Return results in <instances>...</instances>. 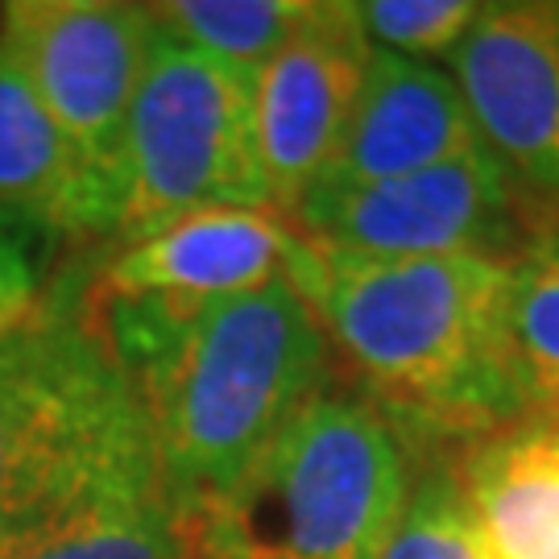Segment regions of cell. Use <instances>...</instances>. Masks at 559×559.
I'll return each instance as SVG.
<instances>
[{
    "label": "cell",
    "instance_id": "14",
    "mask_svg": "<svg viewBox=\"0 0 559 559\" xmlns=\"http://www.w3.org/2000/svg\"><path fill=\"white\" fill-rule=\"evenodd\" d=\"M448 468L485 559H559V411L452 448Z\"/></svg>",
    "mask_w": 559,
    "mask_h": 559
},
{
    "label": "cell",
    "instance_id": "11",
    "mask_svg": "<svg viewBox=\"0 0 559 559\" xmlns=\"http://www.w3.org/2000/svg\"><path fill=\"white\" fill-rule=\"evenodd\" d=\"M0 559H195L191 510L138 419L71 485L0 535Z\"/></svg>",
    "mask_w": 559,
    "mask_h": 559
},
{
    "label": "cell",
    "instance_id": "12",
    "mask_svg": "<svg viewBox=\"0 0 559 559\" xmlns=\"http://www.w3.org/2000/svg\"><path fill=\"white\" fill-rule=\"evenodd\" d=\"M485 154L456 75L443 67L373 50L365 87L323 187H369Z\"/></svg>",
    "mask_w": 559,
    "mask_h": 559
},
{
    "label": "cell",
    "instance_id": "8",
    "mask_svg": "<svg viewBox=\"0 0 559 559\" xmlns=\"http://www.w3.org/2000/svg\"><path fill=\"white\" fill-rule=\"evenodd\" d=\"M158 21L150 4L120 0H17L0 4V50L13 59L46 112L112 191L124 129Z\"/></svg>",
    "mask_w": 559,
    "mask_h": 559
},
{
    "label": "cell",
    "instance_id": "16",
    "mask_svg": "<svg viewBox=\"0 0 559 559\" xmlns=\"http://www.w3.org/2000/svg\"><path fill=\"white\" fill-rule=\"evenodd\" d=\"M150 9L191 50L258 75L302 25L311 0H166Z\"/></svg>",
    "mask_w": 559,
    "mask_h": 559
},
{
    "label": "cell",
    "instance_id": "6",
    "mask_svg": "<svg viewBox=\"0 0 559 559\" xmlns=\"http://www.w3.org/2000/svg\"><path fill=\"white\" fill-rule=\"evenodd\" d=\"M320 253L274 207H212L117 245L83 311L133 373L212 302L290 278L311 290Z\"/></svg>",
    "mask_w": 559,
    "mask_h": 559
},
{
    "label": "cell",
    "instance_id": "1",
    "mask_svg": "<svg viewBox=\"0 0 559 559\" xmlns=\"http://www.w3.org/2000/svg\"><path fill=\"white\" fill-rule=\"evenodd\" d=\"M307 299L348 390L419 456L526 415L506 323L510 261L320 253Z\"/></svg>",
    "mask_w": 559,
    "mask_h": 559
},
{
    "label": "cell",
    "instance_id": "3",
    "mask_svg": "<svg viewBox=\"0 0 559 559\" xmlns=\"http://www.w3.org/2000/svg\"><path fill=\"white\" fill-rule=\"evenodd\" d=\"M415 473L419 452L328 385L228 489L191 506L195 559H381Z\"/></svg>",
    "mask_w": 559,
    "mask_h": 559
},
{
    "label": "cell",
    "instance_id": "17",
    "mask_svg": "<svg viewBox=\"0 0 559 559\" xmlns=\"http://www.w3.org/2000/svg\"><path fill=\"white\" fill-rule=\"evenodd\" d=\"M381 559H485L443 452L419 460L411 501Z\"/></svg>",
    "mask_w": 559,
    "mask_h": 559
},
{
    "label": "cell",
    "instance_id": "15",
    "mask_svg": "<svg viewBox=\"0 0 559 559\" xmlns=\"http://www.w3.org/2000/svg\"><path fill=\"white\" fill-rule=\"evenodd\" d=\"M510 360L526 411H559V216L539 221L510 258Z\"/></svg>",
    "mask_w": 559,
    "mask_h": 559
},
{
    "label": "cell",
    "instance_id": "2",
    "mask_svg": "<svg viewBox=\"0 0 559 559\" xmlns=\"http://www.w3.org/2000/svg\"><path fill=\"white\" fill-rule=\"evenodd\" d=\"M336 378L290 278L212 302L133 369L162 473L191 510L228 489Z\"/></svg>",
    "mask_w": 559,
    "mask_h": 559
},
{
    "label": "cell",
    "instance_id": "19",
    "mask_svg": "<svg viewBox=\"0 0 559 559\" xmlns=\"http://www.w3.org/2000/svg\"><path fill=\"white\" fill-rule=\"evenodd\" d=\"M38 233L0 216V340L38 316L41 307V261Z\"/></svg>",
    "mask_w": 559,
    "mask_h": 559
},
{
    "label": "cell",
    "instance_id": "18",
    "mask_svg": "<svg viewBox=\"0 0 559 559\" xmlns=\"http://www.w3.org/2000/svg\"><path fill=\"white\" fill-rule=\"evenodd\" d=\"M480 9L477 0H369L357 4L365 38L373 50L399 59H452L460 41L473 34Z\"/></svg>",
    "mask_w": 559,
    "mask_h": 559
},
{
    "label": "cell",
    "instance_id": "13",
    "mask_svg": "<svg viewBox=\"0 0 559 559\" xmlns=\"http://www.w3.org/2000/svg\"><path fill=\"white\" fill-rule=\"evenodd\" d=\"M0 216L41 240L117 237V191L87 166L0 50Z\"/></svg>",
    "mask_w": 559,
    "mask_h": 559
},
{
    "label": "cell",
    "instance_id": "9",
    "mask_svg": "<svg viewBox=\"0 0 559 559\" xmlns=\"http://www.w3.org/2000/svg\"><path fill=\"white\" fill-rule=\"evenodd\" d=\"M373 46L357 4L320 0L253 75L258 150L270 207L290 216L336 158L365 87Z\"/></svg>",
    "mask_w": 559,
    "mask_h": 559
},
{
    "label": "cell",
    "instance_id": "10",
    "mask_svg": "<svg viewBox=\"0 0 559 559\" xmlns=\"http://www.w3.org/2000/svg\"><path fill=\"white\" fill-rule=\"evenodd\" d=\"M452 75L485 150L522 191L559 203V0L485 4Z\"/></svg>",
    "mask_w": 559,
    "mask_h": 559
},
{
    "label": "cell",
    "instance_id": "5",
    "mask_svg": "<svg viewBox=\"0 0 559 559\" xmlns=\"http://www.w3.org/2000/svg\"><path fill=\"white\" fill-rule=\"evenodd\" d=\"M141 394L87 311H38L0 340V535L80 477Z\"/></svg>",
    "mask_w": 559,
    "mask_h": 559
},
{
    "label": "cell",
    "instance_id": "7",
    "mask_svg": "<svg viewBox=\"0 0 559 559\" xmlns=\"http://www.w3.org/2000/svg\"><path fill=\"white\" fill-rule=\"evenodd\" d=\"M290 224L336 258H498L510 261L539 221L489 150L369 187L316 182Z\"/></svg>",
    "mask_w": 559,
    "mask_h": 559
},
{
    "label": "cell",
    "instance_id": "4",
    "mask_svg": "<svg viewBox=\"0 0 559 559\" xmlns=\"http://www.w3.org/2000/svg\"><path fill=\"white\" fill-rule=\"evenodd\" d=\"M212 207H270L253 75L158 25L124 129L112 240L129 245Z\"/></svg>",
    "mask_w": 559,
    "mask_h": 559
}]
</instances>
